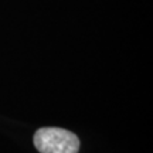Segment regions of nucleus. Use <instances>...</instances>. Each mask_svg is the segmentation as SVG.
<instances>
[{"label": "nucleus", "mask_w": 153, "mask_h": 153, "mask_svg": "<svg viewBox=\"0 0 153 153\" xmlns=\"http://www.w3.org/2000/svg\"><path fill=\"white\" fill-rule=\"evenodd\" d=\"M33 143L40 153H78L81 146L75 133L62 128H40Z\"/></svg>", "instance_id": "1"}]
</instances>
